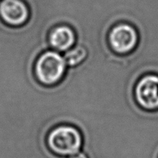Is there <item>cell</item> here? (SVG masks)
I'll return each instance as SVG.
<instances>
[{
    "mask_svg": "<svg viewBox=\"0 0 158 158\" xmlns=\"http://www.w3.org/2000/svg\"><path fill=\"white\" fill-rule=\"evenodd\" d=\"M0 16L10 26H23L29 19V9L21 0H2L0 2Z\"/></svg>",
    "mask_w": 158,
    "mask_h": 158,
    "instance_id": "5",
    "label": "cell"
},
{
    "mask_svg": "<svg viewBox=\"0 0 158 158\" xmlns=\"http://www.w3.org/2000/svg\"><path fill=\"white\" fill-rule=\"evenodd\" d=\"M136 100L143 109L158 110V75L150 74L142 77L135 88Z\"/></svg>",
    "mask_w": 158,
    "mask_h": 158,
    "instance_id": "4",
    "label": "cell"
},
{
    "mask_svg": "<svg viewBox=\"0 0 158 158\" xmlns=\"http://www.w3.org/2000/svg\"><path fill=\"white\" fill-rule=\"evenodd\" d=\"M111 48L119 54L132 52L138 43V34L131 26L125 23L118 25L112 29L109 35Z\"/></svg>",
    "mask_w": 158,
    "mask_h": 158,
    "instance_id": "3",
    "label": "cell"
},
{
    "mask_svg": "<svg viewBox=\"0 0 158 158\" xmlns=\"http://www.w3.org/2000/svg\"><path fill=\"white\" fill-rule=\"evenodd\" d=\"M75 41V33L69 26L56 27L49 35V43L52 47L61 52H64L72 47Z\"/></svg>",
    "mask_w": 158,
    "mask_h": 158,
    "instance_id": "6",
    "label": "cell"
},
{
    "mask_svg": "<svg viewBox=\"0 0 158 158\" xmlns=\"http://www.w3.org/2000/svg\"><path fill=\"white\" fill-rule=\"evenodd\" d=\"M49 148L57 155L71 157L80 152L83 137L74 127L60 126L52 130L48 136Z\"/></svg>",
    "mask_w": 158,
    "mask_h": 158,
    "instance_id": "1",
    "label": "cell"
},
{
    "mask_svg": "<svg viewBox=\"0 0 158 158\" xmlns=\"http://www.w3.org/2000/svg\"><path fill=\"white\" fill-rule=\"evenodd\" d=\"M87 56V51L83 46H78L74 47L71 50L68 51L65 55L64 59L66 65L75 66L83 63V60Z\"/></svg>",
    "mask_w": 158,
    "mask_h": 158,
    "instance_id": "7",
    "label": "cell"
},
{
    "mask_svg": "<svg viewBox=\"0 0 158 158\" xmlns=\"http://www.w3.org/2000/svg\"><path fill=\"white\" fill-rule=\"evenodd\" d=\"M66 66L65 59L60 53L47 51L42 54L35 63V75L43 84L54 85L63 77Z\"/></svg>",
    "mask_w": 158,
    "mask_h": 158,
    "instance_id": "2",
    "label": "cell"
},
{
    "mask_svg": "<svg viewBox=\"0 0 158 158\" xmlns=\"http://www.w3.org/2000/svg\"><path fill=\"white\" fill-rule=\"evenodd\" d=\"M69 158H89V157H88L87 155H86V154H84V153L79 152L77 153V154L69 157Z\"/></svg>",
    "mask_w": 158,
    "mask_h": 158,
    "instance_id": "8",
    "label": "cell"
}]
</instances>
